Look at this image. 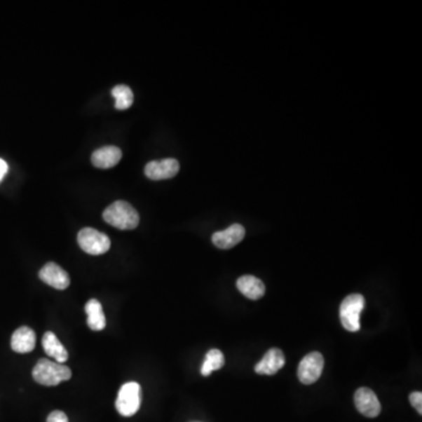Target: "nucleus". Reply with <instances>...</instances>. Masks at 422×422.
I'll return each mask as SVG.
<instances>
[{
    "label": "nucleus",
    "instance_id": "39448f33",
    "mask_svg": "<svg viewBox=\"0 0 422 422\" xmlns=\"http://www.w3.org/2000/svg\"><path fill=\"white\" fill-rule=\"evenodd\" d=\"M78 243L85 252L93 256L106 254L111 247L109 237L93 228H83L80 230Z\"/></svg>",
    "mask_w": 422,
    "mask_h": 422
},
{
    "label": "nucleus",
    "instance_id": "ddd939ff",
    "mask_svg": "<svg viewBox=\"0 0 422 422\" xmlns=\"http://www.w3.org/2000/svg\"><path fill=\"white\" fill-rule=\"evenodd\" d=\"M122 158V151L115 146H106L94 151L92 163L94 167L101 169L113 168L118 165Z\"/></svg>",
    "mask_w": 422,
    "mask_h": 422
},
{
    "label": "nucleus",
    "instance_id": "f8f14e48",
    "mask_svg": "<svg viewBox=\"0 0 422 422\" xmlns=\"http://www.w3.org/2000/svg\"><path fill=\"white\" fill-rule=\"evenodd\" d=\"M36 343V333L27 326L19 327L11 339L12 350L17 353H29L34 350Z\"/></svg>",
    "mask_w": 422,
    "mask_h": 422
},
{
    "label": "nucleus",
    "instance_id": "20e7f679",
    "mask_svg": "<svg viewBox=\"0 0 422 422\" xmlns=\"http://www.w3.org/2000/svg\"><path fill=\"white\" fill-rule=\"evenodd\" d=\"M141 406V386L135 381L127 383L120 388L118 399L115 401L116 411L122 416H132L139 411Z\"/></svg>",
    "mask_w": 422,
    "mask_h": 422
},
{
    "label": "nucleus",
    "instance_id": "dca6fc26",
    "mask_svg": "<svg viewBox=\"0 0 422 422\" xmlns=\"http://www.w3.org/2000/svg\"><path fill=\"white\" fill-rule=\"evenodd\" d=\"M87 313V325L93 331H102L106 327V315L102 305L97 299H90L85 306Z\"/></svg>",
    "mask_w": 422,
    "mask_h": 422
},
{
    "label": "nucleus",
    "instance_id": "f3484780",
    "mask_svg": "<svg viewBox=\"0 0 422 422\" xmlns=\"http://www.w3.org/2000/svg\"><path fill=\"white\" fill-rule=\"evenodd\" d=\"M224 355L219 350H210L204 359L203 365L200 369V374L203 376H210L216 369H222L224 366Z\"/></svg>",
    "mask_w": 422,
    "mask_h": 422
},
{
    "label": "nucleus",
    "instance_id": "f03ea898",
    "mask_svg": "<svg viewBox=\"0 0 422 422\" xmlns=\"http://www.w3.org/2000/svg\"><path fill=\"white\" fill-rule=\"evenodd\" d=\"M33 379L43 386H57L66 380L71 379L72 372L67 366L53 362L48 359H40L32 372Z\"/></svg>",
    "mask_w": 422,
    "mask_h": 422
},
{
    "label": "nucleus",
    "instance_id": "9b49d317",
    "mask_svg": "<svg viewBox=\"0 0 422 422\" xmlns=\"http://www.w3.org/2000/svg\"><path fill=\"white\" fill-rule=\"evenodd\" d=\"M285 365V357L279 348H271L265 353L264 357L257 365L254 366V372L257 374L273 376Z\"/></svg>",
    "mask_w": 422,
    "mask_h": 422
},
{
    "label": "nucleus",
    "instance_id": "2eb2a0df",
    "mask_svg": "<svg viewBox=\"0 0 422 422\" xmlns=\"http://www.w3.org/2000/svg\"><path fill=\"white\" fill-rule=\"evenodd\" d=\"M43 347L45 353L55 359L59 364L67 362V350L64 348V345L60 343V340L57 339L53 332H46L43 334Z\"/></svg>",
    "mask_w": 422,
    "mask_h": 422
},
{
    "label": "nucleus",
    "instance_id": "1a4fd4ad",
    "mask_svg": "<svg viewBox=\"0 0 422 422\" xmlns=\"http://www.w3.org/2000/svg\"><path fill=\"white\" fill-rule=\"evenodd\" d=\"M179 163L175 158H165L160 161H151L146 165L144 174L148 179L160 181V179H172L177 175Z\"/></svg>",
    "mask_w": 422,
    "mask_h": 422
},
{
    "label": "nucleus",
    "instance_id": "f257e3e1",
    "mask_svg": "<svg viewBox=\"0 0 422 422\" xmlns=\"http://www.w3.org/2000/svg\"><path fill=\"white\" fill-rule=\"evenodd\" d=\"M104 221L120 230H132L139 226V216L137 211L128 202L116 200L104 211Z\"/></svg>",
    "mask_w": 422,
    "mask_h": 422
},
{
    "label": "nucleus",
    "instance_id": "a211bd4d",
    "mask_svg": "<svg viewBox=\"0 0 422 422\" xmlns=\"http://www.w3.org/2000/svg\"><path fill=\"white\" fill-rule=\"evenodd\" d=\"M111 95L115 99V107L120 111L128 109L134 102V94L132 90L125 85H118L111 90Z\"/></svg>",
    "mask_w": 422,
    "mask_h": 422
},
{
    "label": "nucleus",
    "instance_id": "4468645a",
    "mask_svg": "<svg viewBox=\"0 0 422 422\" xmlns=\"http://www.w3.org/2000/svg\"><path fill=\"white\" fill-rule=\"evenodd\" d=\"M237 289L240 294L252 301L259 299L265 294V285L261 279L256 278L254 275H242L237 280Z\"/></svg>",
    "mask_w": 422,
    "mask_h": 422
},
{
    "label": "nucleus",
    "instance_id": "7ed1b4c3",
    "mask_svg": "<svg viewBox=\"0 0 422 422\" xmlns=\"http://www.w3.org/2000/svg\"><path fill=\"white\" fill-rule=\"evenodd\" d=\"M365 306V298L362 294L347 296L340 305V322L350 332H358L360 329V313Z\"/></svg>",
    "mask_w": 422,
    "mask_h": 422
},
{
    "label": "nucleus",
    "instance_id": "aec40b11",
    "mask_svg": "<svg viewBox=\"0 0 422 422\" xmlns=\"http://www.w3.org/2000/svg\"><path fill=\"white\" fill-rule=\"evenodd\" d=\"M47 422H69L68 421L67 415L64 414V411H53L48 415Z\"/></svg>",
    "mask_w": 422,
    "mask_h": 422
},
{
    "label": "nucleus",
    "instance_id": "423d86ee",
    "mask_svg": "<svg viewBox=\"0 0 422 422\" xmlns=\"http://www.w3.org/2000/svg\"><path fill=\"white\" fill-rule=\"evenodd\" d=\"M324 357L319 352H311L301 359L298 366V378L304 385L315 383L322 376Z\"/></svg>",
    "mask_w": 422,
    "mask_h": 422
},
{
    "label": "nucleus",
    "instance_id": "6ab92c4d",
    "mask_svg": "<svg viewBox=\"0 0 422 422\" xmlns=\"http://www.w3.org/2000/svg\"><path fill=\"white\" fill-rule=\"evenodd\" d=\"M409 401L413 407L418 411V414H422V393L421 392H413L409 395Z\"/></svg>",
    "mask_w": 422,
    "mask_h": 422
},
{
    "label": "nucleus",
    "instance_id": "9d476101",
    "mask_svg": "<svg viewBox=\"0 0 422 422\" xmlns=\"http://www.w3.org/2000/svg\"><path fill=\"white\" fill-rule=\"evenodd\" d=\"M245 236V229L240 224H233L228 229L217 231L212 235V243L223 250H228L240 244Z\"/></svg>",
    "mask_w": 422,
    "mask_h": 422
},
{
    "label": "nucleus",
    "instance_id": "0eeeda50",
    "mask_svg": "<svg viewBox=\"0 0 422 422\" xmlns=\"http://www.w3.org/2000/svg\"><path fill=\"white\" fill-rule=\"evenodd\" d=\"M355 404L359 413L367 418H376L381 413V404L376 394L366 387L355 392Z\"/></svg>",
    "mask_w": 422,
    "mask_h": 422
},
{
    "label": "nucleus",
    "instance_id": "6e6552de",
    "mask_svg": "<svg viewBox=\"0 0 422 422\" xmlns=\"http://www.w3.org/2000/svg\"><path fill=\"white\" fill-rule=\"evenodd\" d=\"M39 278L47 285L57 289V290H64L69 287L71 279L67 272L64 268L55 264L53 261L43 265V268L39 271Z\"/></svg>",
    "mask_w": 422,
    "mask_h": 422
},
{
    "label": "nucleus",
    "instance_id": "412c9836",
    "mask_svg": "<svg viewBox=\"0 0 422 422\" xmlns=\"http://www.w3.org/2000/svg\"><path fill=\"white\" fill-rule=\"evenodd\" d=\"M8 163H6V162H5L4 160H3V158H0V182L3 181V179H4L5 175L8 174Z\"/></svg>",
    "mask_w": 422,
    "mask_h": 422
}]
</instances>
